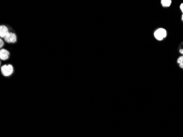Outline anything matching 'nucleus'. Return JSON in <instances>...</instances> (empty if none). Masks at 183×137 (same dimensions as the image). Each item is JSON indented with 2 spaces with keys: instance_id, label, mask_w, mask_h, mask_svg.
<instances>
[{
  "instance_id": "3",
  "label": "nucleus",
  "mask_w": 183,
  "mask_h": 137,
  "mask_svg": "<svg viewBox=\"0 0 183 137\" xmlns=\"http://www.w3.org/2000/svg\"><path fill=\"white\" fill-rule=\"evenodd\" d=\"M4 39L7 43H15L17 41V36L14 33L9 32L8 35L4 37Z\"/></svg>"
},
{
  "instance_id": "9",
  "label": "nucleus",
  "mask_w": 183,
  "mask_h": 137,
  "mask_svg": "<svg viewBox=\"0 0 183 137\" xmlns=\"http://www.w3.org/2000/svg\"><path fill=\"white\" fill-rule=\"evenodd\" d=\"M180 8L182 12L183 13V4H180Z\"/></svg>"
},
{
  "instance_id": "7",
  "label": "nucleus",
  "mask_w": 183,
  "mask_h": 137,
  "mask_svg": "<svg viewBox=\"0 0 183 137\" xmlns=\"http://www.w3.org/2000/svg\"><path fill=\"white\" fill-rule=\"evenodd\" d=\"M177 63L179 64V67L183 69V55L179 57L178 58Z\"/></svg>"
},
{
  "instance_id": "6",
  "label": "nucleus",
  "mask_w": 183,
  "mask_h": 137,
  "mask_svg": "<svg viewBox=\"0 0 183 137\" xmlns=\"http://www.w3.org/2000/svg\"><path fill=\"white\" fill-rule=\"evenodd\" d=\"M161 3L164 7H168L171 5L172 1L171 0H162L161 1Z\"/></svg>"
},
{
  "instance_id": "4",
  "label": "nucleus",
  "mask_w": 183,
  "mask_h": 137,
  "mask_svg": "<svg viewBox=\"0 0 183 137\" xmlns=\"http://www.w3.org/2000/svg\"><path fill=\"white\" fill-rule=\"evenodd\" d=\"M9 34L7 27L4 25H2L0 27V37L1 38H4Z\"/></svg>"
},
{
  "instance_id": "10",
  "label": "nucleus",
  "mask_w": 183,
  "mask_h": 137,
  "mask_svg": "<svg viewBox=\"0 0 183 137\" xmlns=\"http://www.w3.org/2000/svg\"><path fill=\"white\" fill-rule=\"evenodd\" d=\"M179 52H180V53L181 54L183 55V49H180Z\"/></svg>"
},
{
  "instance_id": "8",
  "label": "nucleus",
  "mask_w": 183,
  "mask_h": 137,
  "mask_svg": "<svg viewBox=\"0 0 183 137\" xmlns=\"http://www.w3.org/2000/svg\"><path fill=\"white\" fill-rule=\"evenodd\" d=\"M4 45V41L1 39H0V47L2 48V47H3Z\"/></svg>"
},
{
  "instance_id": "1",
  "label": "nucleus",
  "mask_w": 183,
  "mask_h": 137,
  "mask_svg": "<svg viewBox=\"0 0 183 137\" xmlns=\"http://www.w3.org/2000/svg\"><path fill=\"white\" fill-rule=\"evenodd\" d=\"M154 36L156 39L162 41L166 37L167 31L164 28H159L154 32Z\"/></svg>"
},
{
  "instance_id": "2",
  "label": "nucleus",
  "mask_w": 183,
  "mask_h": 137,
  "mask_svg": "<svg viewBox=\"0 0 183 137\" xmlns=\"http://www.w3.org/2000/svg\"><path fill=\"white\" fill-rule=\"evenodd\" d=\"M1 72L4 76L11 75L13 72V67L11 65H4L1 67Z\"/></svg>"
},
{
  "instance_id": "11",
  "label": "nucleus",
  "mask_w": 183,
  "mask_h": 137,
  "mask_svg": "<svg viewBox=\"0 0 183 137\" xmlns=\"http://www.w3.org/2000/svg\"><path fill=\"white\" fill-rule=\"evenodd\" d=\"M182 20L183 21V14L182 15Z\"/></svg>"
},
{
  "instance_id": "5",
  "label": "nucleus",
  "mask_w": 183,
  "mask_h": 137,
  "mask_svg": "<svg viewBox=\"0 0 183 137\" xmlns=\"http://www.w3.org/2000/svg\"><path fill=\"white\" fill-rule=\"evenodd\" d=\"M9 53L8 51L4 49H2L0 51V58L2 60H7L9 58Z\"/></svg>"
}]
</instances>
